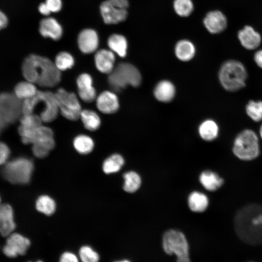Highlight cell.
<instances>
[{
  "mask_svg": "<svg viewBox=\"0 0 262 262\" xmlns=\"http://www.w3.org/2000/svg\"><path fill=\"white\" fill-rule=\"evenodd\" d=\"M22 71L26 81L42 87H53L61 81V71L54 62L45 57L35 54L28 56L23 63Z\"/></svg>",
  "mask_w": 262,
  "mask_h": 262,
  "instance_id": "cell-1",
  "label": "cell"
},
{
  "mask_svg": "<svg viewBox=\"0 0 262 262\" xmlns=\"http://www.w3.org/2000/svg\"><path fill=\"white\" fill-rule=\"evenodd\" d=\"M238 232L245 239L262 235V207L250 205L240 211L236 216Z\"/></svg>",
  "mask_w": 262,
  "mask_h": 262,
  "instance_id": "cell-2",
  "label": "cell"
},
{
  "mask_svg": "<svg viewBox=\"0 0 262 262\" xmlns=\"http://www.w3.org/2000/svg\"><path fill=\"white\" fill-rule=\"evenodd\" d=\"M247 74L240 62L228 60L220 68L218 78L222 87L229 92H235L245 86Z\"/></svg>",
  "mask_w": 262,
  "mask_h": 262,
  "instance_id": "cell-3",
  "label": "cell"
},
{
  "mask_svg": "<svg viewBox=\"0 0 262 262\" xmlns=\"http://www.w3.org/2000/svg\"><path fill=\"white\" fill-rule=\"evenodd\" d=\"M142 80L141 73L133 65L128 63H121L109 74L108 81L110 87L119 92L128 85L138 86Z\"/></svg>",
  "mask_w": 262,
  "mask_h": 262,
  "instance_id": "cell-4",
  "label": "cell"
},
{
  "mask_svg": "<svg viewBox=\"0 0 262 262\" xmlns=\"http://www.w3.org/2000/svg\"><path fill=\"white\" fill-rule=\"evenodd\" d=\"M234 155L242 161H251L257 158L260 152L256 133L250 129L240 132L235 137L232 147Z\"/></svg>",
  "mask_w": 262,
  "mask_h": 262,
  "instance_id": "cell-5",
  "label": "cell"
},
{
  "mask_svg": "<svg viewBox=\"0 0 262 262\" xmlns=\"http://www.w3.org/2000/svg\"><path fill=\"white\" fill-rule=\"evenodd\" d=\"M33 170V164L29 159L19 157L7 161L2 169L3 177L13 184H25L29 182Z\"/></svg>",
  "mask_w": 262,
  "mask_h": 262,
  "instance_id": "cell-6",
  "label": "cell"
},
{
  "mask_svg": "<svg viewBox=\"0 0 262 262\" xmlns=\"http://www.w3.org/2000/svg\"><path fill=\"white\" fill-rule=\"evenodd\" d=\"M162 243L166 254L176 255L177 262H191L188 244L181 232L174 229L166 231L163 236Z\"/></svg>",
  "mask_w": 262,
  "mask_h": 262,
  "instance_id": "cell-7",
  "label": "cell"
},
{
  "mask_svg": "<svg viewBox=\"0 0 262 262\" xmlns=\"http://www.w3.org/2000/svg\"><path fill=\"white\" fill-rule=\"evenodd\" d=\"M54 94L61 114L68 120H77L82 110L76 94L62 88L58 89Z\"/></svg>",
  "mask_w": 262,
  "mask_h": 262,
  "instance_id": "cell-8",
  "label": "cell"
},
{
  "mask_svg": "<svg viewBox=\"0 0 262 262\" xmlns=\"http://www.w3.org/2000/svg\"><path fill=\"white\" fill-rule=\"evenodd\" d=\"M129 3L128 0H107L100 6L101 15L107 24L123 22L128 16Z\"/></svg>",
  "mask_w": 262,
  "mask_h": 262,
  "instance_id": "cell-9",
  "label": "cell"
},
{
  "mask_svg": "<svg viewBox=\"0 0 262 262\" xmlns=\"http://www.w3.org/2000/svg\"><path fill=\"white\" fill-rule=\"evenodd\" d=\"M30 245L28 238L19 233L13 232L7 236L2 251L7 257L14 258L25 254Z\"/></svg>",
  "mask_w": 262,
  "mask_h": 262,
  "instance_id": "cell-10",
  "label": "cell"
},
{
  "mask_svg": "<svg viewBox=\"0 0 262 262\" xmlns=\"http://www.w3.org/2000/svg\"><path fill=\"white\" fill-rule=\"evenodd\" d=\"M18 133L21 137L22 142L25 144H31L53 137L52 130L43 125L34 128H28L20 126Z\"/></svg>",
  "mask_w": 262,
  "mask_h": 262,
  "instance_id": "cell-11",
  "label": "cell"
},
{
  "mask_svg": "<svg viewBox=\"0 0 262 262\" xmlns=\"http://www.w3.org/2000/svg\"><path fill=\"white\" fill-rule=\"evenodd\" d=\"M44 105L43 111L39 115L43 122L49 123L54 121L59 113L54 93L49 91H41Z\"/></svg>",
  "mask_w": 262,
  "mask_h": 262,
  "instance_id": "cell-12",
  "label": "cell"
},
{
  "mask_svg": "<svg viewBox=\"0 0 262 262\" xmlns=\"http://www.w3.org/2000/svg\"><path fill=\"white\" fill-rule=\"evenodd\" d=\"M76 83L78 95L82 100L89 103L96 99V91L93 86L92 78L89 74L82 73L80 75L77 79Z\"/></svg>",
  "mask_w": 262,
  "mask_h": 262,
  "instance_id": "cell-13",
  "label": "cell"
},
{
  "mask_svg": "<svg viewBox=\"0 0 262 262\" xmlns=\"http://www.w3.org/2000/svg\"><path fill=\"white\" fill-rule=\"evenodd\" d=\"M203 24L211 33H219L226 28L227 19L221 11H212L206 14L203 19Z\"/></svg>",
  "mask_w": 262,
  "mask_h": 262,
  "instance_id": "cell-14",
  "label": "cell"
},
{
  "mask_svg": "<svg viewBox=\"0 0 262 262\" xmlns=\"http://www.w3.org/2000/svg\"><path fill=\"white\" fill-rule=\"evenodd\" d=\"M78 45L80 50L84 53L94 52L98 46V37L97 32L92 29L82 30L78 37Z\"/></svg>",
  "mask_w": 262,
  "mask_h": 262,
  "instance_id": "cell-15",
  "label": "cell"
},
{
  "mask_svg": "<svg viewBox=\"0 0 262 262\" xmlns=\"http://www.w3.org/2000/svg\"><path fill=\"white\" fill-rule=\"evenodd\" d=\"M96 105L101 113L111 114L117 112L119 104L118 98L114 93L105 91L96 98Z\"/></svg>",
  "mask_w": 262,
  "mask_h": 262,
  "instance_id": "cell-16",
  "label": "cell"
},
{
  "mask_svg": "<svg viewBox=\"0 0 262 262\" xmlns=\"http://www.w3.org/2000/svg\"><path fill=\"white\" fill-rule=\"evenodd\" d=\"M16 228L13 210L11 205L3 204L0 205V234L7 237Z\"/></svg>",
  "mask_w": 262,
  "mask_h": 262,
  "instance_id": "cell-17",
  "label": "cell"
},
{
  "mask_svg": "<svg viewBox=\"0 0 262 262\" xmlns=\"http://www.w3.org/2000/svg\"><path fill=\"white\" fill-rule=\"evenodd\" d=\"M238 37L242 46L249 50L257 48L261 42L260 33L249 26H246L240 30Z\"/></svg>",
  "mask_w": 262,
  "mask_h": 262,
  "instance_id": "cell-18",
  "label": "cell"
},
{
  "mask_svg": "<svg viewBox=\"0 0 262 262\" xmlns=\"http://www.w3.org/2000/svg\"><path fill=\"white\" fill-rule=\"evenodd\" d=\"M94 58L96 67L101 73L109 74L115 67V56L111 50L100 49L96 53Z\"/></svg>",
  "mask_w": 262,
  "mask_h": 262,
  "instance_id": "cell-19",
  "label": "cell"
},
{
  "mask_svg": "<svg viewBox=\"0 0 262 262\" xmlns=\"http://www.w3.org/2000/svg\"><path fill=\"white\" fill-rule=\"evenodd\" d=\"M39 32L44 37H49L58 40L62 35L63 30L61 25L53 17H47L40 22Z\"/></svg>",
  "mask_w": 262,
  "mask_h": 262,
  "instance_id": "cell-20",
  "label": "cell"
},
{
  "mask_svg": "<svg viewBox=\"0 0 262 262\" xmlns=\"http://www.w3.org/2000/svg\"><path fill=\"white\" fill-rule=\"evenodd\" d=\"M175 94V88L169 81L163 80L159 82L154 90L155 98L160 101L168 102L171 101Z\"/></svg>",
  "mask_w": 262,
  "mask_h": 262,
  "instance_id": "cell-21",
  "label": "cell"
},
{
  "mask_svg": "<svg viewBox=\"0 0 262 262\" xmlns=\"http://www.w3.org/2000/svg\"><path fill=\"white\" fill-rule=\"evenodd\" d=\"M199 180L203 186L207 190L214 191L221 187L224 183V180L216 173L207 170L200 175Z\"/></svg>",
  "mask_w": 262,
  "mask_h": 262,
  "instance_id": "cell-22",
  "label": "cell"
},
{
  "mask_svg": "<svg viewBox=\"0 0 262 262\" xmlns=\"http://www.w3.org/2000/svg\"><path fill=\"white\" fill-rule=\"evenodd\" d=\"M175 53L176 57L180 61H188L195 54V47L193 43L188 40H181L175 46Z\"/></svg>",
  "mask_w": 262,
  "mask_h": 262,
  "instance_id": "cell-23",
  "label": "cell"
},
{
  "mask_svg": "<svg viewBox=\"0 0 262 262\" xmlns=\"http://www.w3.org/2000/svg\"><path fill=\"white\" fill-rule=\"evenodd\" d=\"M107 44L110 50L121 57L127 55L128 42L126 38L119 34H113L108 38Z\"/></svg>",
  "mask_w": 262,
  "mask_h": 262,
  "instance_id": "cell-24",
  "label": "cell"
},
{
  "mask_svg": "<svg viewBox=\"0 0 262 262\" xmlns=\"http://www.w3.org/2000/svg\"><path fill=\"white\" fill-rule=\"evenodd\" d=\"M198 132L203 140L212 141L217 137L219 127L214 121L207 119L201 123L198 128Z\"/></svg>",
  "mask_w": 262,
  "mask_h": 262,
  "instance_id": "cell-25",
  "label": "cell"
},
{
  "mask_svg": "<svg viewBox=\"0 0 262 262\" xmlns=\"http://www.w3.org/2000/svg\"><path fill=\"white\" fill-rule=\"evenodd\" d=\"M209 200L204 194L193 192L188 197V205L190 209L195 212H202L208 207Z\"/></svg>",
  "mask_w": 262,
  "mask_h": 262,
  "instance_id": "cell-26",
  "label": "cell"
},
{
  "mask_svg": "<svg viewBox=\"0 0 262 262\" xmlns=\"http://www.w3.org/2000/svg\"><path fill=\"white\" fill-rule=\"evenodd\" d=\"M37 91L35 84L27 81L18 83L14 89L16 97L23 100L34 96Z\"/></svg>",
  "mask_w": 262,
  "mask_h": 262,
  "instance_id": "cell-27",
  "label": "cell"
},
{
  "mask_svg": "<svg viewBox=\"0 0 262 262\" xmlns=\"http://www.w3.org/2000/svg\"><path fill=\"white\" fill-rule=\"evenodd\" d=\"M84 126L88 130L94 131L100 125V119L98 114L90 110H82L80 117Z\"/></svg>",
  "mask_w": 262,
  "mask_h": 262,
  "instance_id": "cell-28",
  "label": "cell"
},
{
  "mask_svg": "<svg viewBox=\"0 0 262 262\" xmlns=\"http://www.w3.org/2000/svg\"><path fill=\"white\" fill-rule=\"evenodd\" d=\"M32 151L37 157H46L55 146L54 137L49 138L32 144Z\"/></svg>",
  "mask_w": 262,
  "mask_h": 262,
  "instance_id": "cell-29",
  "label": "cell"
},
{
  "mask_svg": "<svg viewBox=\"0 0 262 262\" xmlns=\"http://www.w3.org/2000/svg\"><path fill=\"white\" fill-rule=\"evenodd\" d=\"M124 163L123 158L119 154H115L107 158L103 164V171L110 174L118 171Z\"/></svg>",
  "mask_w": 262,
  "mask_h": 262,
  "instance_id": "cell-30",
  "label": "cell"
},
{
  "mask_svg": "<svg viewBox=\"0 0 262 262\" xmlns=\"http://www.w3.org/2000/svg\"><path fill=\"white\" fill-rule=\"evenodd\" d=\"M73 145L78 152L85 154L92 150L94 144L93 140L88 136L80 135L75 138Z\"/></svg>",
  "mask_w": 262,
  "mask_h": 262,
  "instance_id": "cell-31",
  "label": "cell"
},
{
  "mask_svg": "<svg viewBox=\"0 0 262 262\" xmlns=\"http://www.w3.org/2000/svg\"><path fill=\"white\" fill-rule=\"evenodd\" d=\"M124 190L128 193H133L137 191L141 184V178L134 171L128 172L124 174Z\"/></svg>",
  "mask_w": 262,
  "mask_h": 262,
  "instance_id": "cell-32",
  "label": "cell"
},
{
  "mask_svg": "<svg viewBox=\"0 0 262 262\" xmlns=\"http://www.w3.org/2000/svg\"><path fill=\"white\" fill-rule=\"evenodd\" d=\"M36 209L40 212L50 215L53 213L56 209L55 201L48 196H41L36 202Z\"/></svg>",
  "mask_w": 262,
  "mask_h": 262,
  "instance_id": "cell-33",
  "label": "cell"
},
{
  "mask_svg": "<svg viewBox=\"0 0 262 262\" xmlns=\"http://www.w3.org/2000/svg\"><path fill=\"white\" fill-rule=\"evenodd\" d=\"M173 8L178 16L187 17L193 12L194 4L192 0H174Z\"/></svg>",
  "mask_w": 262,
  "mask_h": 262,
  "instance_id": "cell-34",
  "label": "cell"
},
{
  "mask_svg": "<svg viewBox=\"0 0 262 262\" xmlns=\"http://www.w3.org/2000/svg\"><path fill=\"white\" fill-rule=\"evenodd\" d=\"M54 63L60 71H64L73 66L74 59L70 53L62 51L56 55Z\"/></svg>",
  "mask_w": 262,
  "mask_h": 262,
  "instance_id": "cell-35",
  "label": "cell"
},
{
  "mask_svg": "<svg viewBox=\"0 0 262 262\" xmlns=\"http://www.w3.org/2000/svg\"><path fill=\"white\" fill-rule=\"evenodd\" d=\"M79 258L81 262H99V254L91 246L85 245L79 250Z\"/></svg>",
  "mask_w": 262,
  "mask_h": 262,
  "instance_id": "cell-36",
  "label": "cell"
},
{
  "mask_svg": "<svg viewBox=\"0 0 262 262\" xmlns=\"http://www.w3.org/2000/svg\"><path fill=\"white\" fill-rule=\"evenodd\" d=\"M246 113L253 121L262 120V101L250 100L246 105Z\"/></svg>",
  "mask_w": 262,
  "mask_h": 262,
  "instance_id": "cell-37",
  "label": "cell"
},
{
  "mask_svg": "<svg viewBox=\"0 0 262 262\" xmlns=\"http://www.w3.org/2000/svg\"><path fill=\"white\" fill-rule=\"evenodd\" d=\"M20 126L28 128H34L42 125L39 115L33 114L23 115L20 120Z\"/></svg>",
  "mask_w": 262,
  "mask_h": 262,
  "instance_id": "cell-38",
  "label": "cell"
},
{
  "mask_svg": "<svg viewBox=\"0 0 262 262\" xmlns=\"http://www.w3.org/2000/svg\"><path fill=\"white\" fill-rule=\"evenodd\" d=\"M10 150L7 145L0 142V166L4 165L8 159Z\"/></svg>",
  "mask_w": 262,
  "mask_h": 262,
  "instance_id": "cell-39",
  "label": "cell"
},
{
  "mask_svg": "<svg viewBox=\"0 0 262 262\" xmlns=\"http://www.w3.org/2000/svg\"><path fill=\"white\" fill-rule=\"evenodd\" d=\"M59 262H80L79 256L71 251L64 252L60 256Z\"/></svg>",
  "mask_w": 262,
  "mask_h": 262,
  "instance_id": "cell-40",
  "label": "cell"
},
{
  "mask_svg": "<svg viewBox=\"0 0 262 262\" xmlns=\"http://www.w3.org/2000/svg\"><path fill=\"white\" fill-rule=\"evenodd\" d=\"M51 12H58L62 8L61 0H46V2Z\"/></svg>",
  "mask_w": 262,
  "mask_h": 262,
  "instance_id": "cell-41",
  "label": "cell"
},
{
  "mask_svg": "<svg viewBox=\"0 0 262 262\" xmlns=\"http://www.w3.org/2000/svg\"><path fill=\"white\" fill-rule=\"evenodd\" d=\"M38 10L41 14L44 16H48L51 13L46 2H43L40 4L38 6Z\"/></svg>",
  "mask_w": 262,
  "mask_h": 262,
  "instance_id": "cell-42",
  "label": "cell"
},
{
  "mask_svg": "<svg viewBox=\"0 0 262 262\" xmlns=\"http://www.w3.org/2000/svg\"><path fill=\"white\" fill-rule=\"evenodd\" d=\"M8 22V20L6 15L0 10V30L5 28Z\"/></svg>",
  "mask_w": 262,
  "mask_h": 262,
  "instance_id": "cell-43",
  "label": "cell"
},
{
  "mask_svg": "<svg viewBox=\"0 0 262 262\" xmlns=\"http://www.w3.org/2000/svg\"><path fill=\"white\" fill-rule=\"evenodd\" d=\"M254 60L256 65L262 68V49L257 51L255 53Z\"/></svg>",
  "mask_w": 262,
  "mask_h": 262,
  "instance_id": "cell-44",
  "label": "cell"
},
{
  "mask_svg": "<svg viewBox=\"0 0 262 262\" xmlns=\"http://www.w3.org/2000/svg\"><path fill=\"white\" fill-rule=\"evenodd\" d=\"M114 262H131L128 260H123L115 261Z\"/></svg>",
  "mask_w": 262,
  "mask_h": 262,
  "instance_id": "cell-45",
  "label": "cell"
},
{
  "mask_svg": "<svg viewBox=\"0 0 262 262\" xmlns=\"http://www.w3.org/2000/svg\"><path fill=\"white\" fill-rule=\"evenodd\" d=\"M259 133H260V137L262 139V125H261L260 128Z\"/></svg>",
  "mask_w": 262,
  "mask_h": 262,
  "instance_id": "cell-46",
  "label": "cell"
},
{
  "mask_svg": "<svg viewBox=\"0 0 262 262\" xmlns=\"http://www.w3.org/2000/svg\"><path fill=\"white\" fill-rule=\"evenodd\" d=\"M33 262L29 261V262ZM35 262H44L43 261H42V260H37Z\"/></svg>",
  "mask_w": 262,
  "mask_h": 262,
  "instance_id": "cell-47",
  "label": "cell"
},
{
  "mask_svg": "<svg viewBox=\"0 0 262 262\" xmlns=\"http://www.w3.org/2000/svg\"></svg>",
  "mask_w": 262,
  "mask_h": 262,
  "instance_id": "cell-48",
  "label": "cell"
}]
</instances>
